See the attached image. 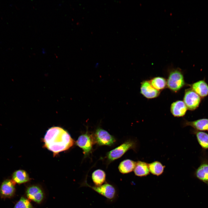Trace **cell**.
<instances>
[{
	"instance_id": "e0dca14e",
	"label": "cell",
	"mask_w": 208,
	"mask_h": 208,
	"mask_svg": "<svg viewBox=\"0 0 208 208\" xmlns=\"http://www.w3.org/2000/svg\"><path fill=\"white\" fill-rule=\"evenodd\" d=\"M12 180L16 183L21 184L29 181L30 178L27 173L22 170L14 172L12 175Z\"/></svg>"
},
{
	"instance_id": "277c9868",
	"label": "cell",
	"mask_w": 208,
	"mask_h": 208,
	"mask_svg": "<svg viewBox=\"0 0 208 208\" xmlns=\"http://www.w3.org/2000/svg\"><path fill=\"white\" fill-rule=\"evenodd\" d=\"M95 143L93 135L88 132L80 135L76 142L77 145L83 151L85 157L91 153L94 144Z\"/></svg>"
},
{
	"instance_id": "52a82bcc",
	"label": "cell",
	"mask_w": 208,
	"mask_h": 208,
	"mask_svg": "<svg viewBox=\"0 0 208 208\" xmlns=\"http://www.w3.org/2000/svg\"><path fill=\"white\" fill-rule=\"evenodd\" d=\"M183 100L187 109L194 110L198 107L201 98L191 89H189L185 91Z\"/></svg>"
},
{
	"instance_id": "4fadbf2b",
	"label": "cell",
	"mask_w": 208,
	"mask_h": 208,
	"mask_svg": "<svg viewBox=\"0 0 208 208\" xmlns=\"http://www.w3.org/2000/svg\"><path fill=\"white\" fill-rule=\"evenodd\" d=\"M191 89L200 97L208 95V85L204 80H201L191 85Z\"/></svg>"
},
{
	"instance_id": "3957f363",
	"label": "cell",
	"mask_w": 208,
	"mask_h": 208,
	"mask_svg": "<svg viewBox=\"0 0 208 208\" xmlns=\"http://www.w3.org/2000/svg\"><path fill=\"white\" fill-rule=\"evenodd\" d=\"M183 74L178 69L174 70L170 73L167 81V85L170 90L177 92L185 85Z\"/></svg>"
},
{
	"instance_id": "44dd1931",
	"label": "cell",
	"mask_w": 208,
	"mask_h": 208,
	"mask_svg": "<svg viewBox=\"0 0 208 208\" xmlns=\"http://www.w3.org/2000/svg\"><path fill=\"white\" fill-rule=\"evenodd\" d=\"M149 81L152 86L158 91L164 88L167 84L165 79L161 77H154Z\"/></svg>"
},
{
	"instance_id": "6da1fadb",
	"label": "cell",
	"mask_w": 208,
	"mask_h": 208,
	"mask_svg": "<svg viewBox=\"0 0 208 208\" xmlns=\"http://www.w3.org/2000/svg\"><path fill=\"white\" fill-rule=\"evenodd\" d=\"M44 146L53 153L54 156L69 149L74 141L68 132L58 127L51 128L47 131L44 138Z\"/></svg>"
},
{
	"instance_id": "d6986e66",
	"label": "cell",
	"mask_w": 208,
	"mask_h": 208,
	"mask_svg": "<svg viewBox=\"0 0 208 208\" xmlns=\"http://www.w3.org/2000/svg\"><path fill=\"white\" fill-rule=\"evenodd\" d=\"M92 178L95 186L101 185L103 184L105 181L106 174L103 170L97 169L93 172Z\"/></svg>"
},
{
	"instance_id": "8fae6325",
	"label": "cell",
	"mask_w": 208,
	"mask_h": 208,
	"mask_svg": "<svg viewBox=\"0 0 208 208\" xmlns=\"http://www.w3.org/2000/svg\"><path fill=\"white\" fill-rule=\"evenodd\" d=\"M26 193L29 199L38 203H40L43 198L44 195L42 190L36 186H32L28 187Z\"/></svg>"
},
{
	"instance_id": "5bb4252c",
	"label": "cell",
	"mask_w": 208,
	"mask_h": 208,
	"mask_svg": "<svg viewBox=\"0 0 208 208\" xmlns=\"http://www.w3.org/2000/svg\"><path fill=\"white\" fill-rule=\"evenodd\" d=\"M195 174L199 180L208 184V161L202 162L195 171Z\"/></svg>"
},
{
	"instance_id": "9c48e42d",
	"label": "cell",
	"mask_w": 208,
	"mask_h": 208,
	"mask_svg": "<svg viewBox=\"0 0 208 208\" xmlns=\"http://www.w3.org/2000/svg\"><path fill=\"white\" fill-rule=\"evenodd\" d=\"M140 92L146 98L152 99L157 97L160 92L152 86L149 81H145L141 83Z\"/></svg>"
},
{
	"instance_id": "2e32d148",
	"label": "cell",
	"mask_w": 208,
	"mask_h": 208,
	"mask_svg": "<svg viewBox=\"0 0 208 208\" xmlns=\"http://www.w3.org/2000/svg\"><path fill=\"white\" fill-rule=\"evenodd\" d=\"M136 162L129 159L124 160L119 164L118 169L122 174H127L134 170L136 164Z\"/></svg>"
},
{
	"instance_id": "7a4b0ae2",
	"label": "cell",
	"mask_w": 208,
	"mask_h": 208,
	"mask_svg": "<svg viewBox=\"0 0 208 208\" xmlns=\"http://www.w3.org/2000/svg\"><path fill=\"white\" fill-rule=\"evenodd\" d=\"M136 146V141L131 140H127L108 152L106 154V158L109 162H112L120 157L129 149L135 151Z\"/></svg>"
},
{
	"instance_id": "9a60e30c",
	"label": "cell",
	"mask_w": 208,
	"mask_h": 208,
	"mask_svg": "<svg viewBox=\"0 0 208 208\" xmlns=\"http://www.w3.org/2000/svg\"><path fill=\"white\" fill-rule=\"evenodd\" d=\"M133 170L135 175L140 177L146 176L150 172L148 164L140 161L136 162Z\"/></svg>"
},
{
	"instance_id": "30bf717a",
	"label": "cell",
	"mask_w": 208,
	"mask_h": 208,
	"mask_svg": "<svg viewBox=\"0 0 208 208\" xmlns=\"http://www.w3.org/2000/svg\"><path fill=\"white\" fill-rule=\"evenodd\" d=\"M183 125V127L191 126L198 131H208V119L202 118L193 121L185 120Z\"/></svg>"
},
{
	"instance_id": "7c38bea8",
	"label": "cell",
	"mask_w": 208,
	"mask_h": 208,
	"mask_svg": "<svg viewBox=\"0 0 208 208\" xmlns=\"http://www.w3.org/2000/svg\"><path fill=\"white\" fill-rule=\"evenodd\" d=\"M187 109L184 102L182 101H177L173 102L171 105L170 111L171 113L175 117L183 116Z\"/></svg>"
},
{
	"instance_id": "5b68a950",
	"label": "cell",
	"mask_w": 208,
	"mask_h": 208,
	"mask_svg": "<svg viewBox=\"0 0 208 208\" xmlns=\"http://www.w3.org/2000/svg\"><path fill=\"white\" fill-rule=\"evenodd\" d=\"M83 185L90 187L99 194L109 199H113L116 194L115 187L112 185L105 183L99 186H92L85 181Z\"/></svg>"
},
{
	"instance_id": "ba28073f",
	"label": "cell",
	"mask_w": 208,
	"mask_h": 208,
	"mask_svg": "<svg viewBox=\"0 0 208 208\" xmlns=\"http://www.w3.org/2000/svg\"><path fill=\"white\" fill-rule=\"evenodd\" d=\"M15 183L12 179L5 180L0 187V195L2 198H10L14 195L15 192Z\"/></svg>"
},
{
	"instance_id": "8992f818",
	"label": "cell",
	"mask_w": 208,
	"mask_h": 208,
	"mask_svg": "<svg viewBox=\"0 0 208 208\" xmlns=\"http://www.w3.org/2000/svg\"><path fill=\"white\" fill-rule=\"evenodd\" d=\"M93 137L95 142L99 146H111L116 142L115 139L113 136L106 131L100 128L96 130Z\"/></svg>"
},
{
	"instance_id": "ac0fdd59",
	"label": "cell",
	"mask_w": 208,
	"mask_h": 208,
	"mask_svg": "<svg viewBox=\"0 0 208 208\" xmlns=\"http://www.w3.org/2000/svg\"><path fill=\"white\" fill-rule=\"evenodd\" d=\"M202 148L208 149V134L204 132L194 130L192 131Z\"/></svg>"
},
{
	"instance_id": "7402d4cb",
	"label": "cell",
	"mask_w": 208,
	"mask_h": 208,
	"mask_svg": "<svg viewBox=\"0 0 208 208\" xmlns=\"http://www.w3.org/2000/svg\"><path fill=\"white\" fill-rule=\"evenodd\" d=\"M13 208H34L29 201L24 197H22L16 203Z\"/></svg>"
},
{
	"instance_id": "ffe728a7",
	"label": "cell",
	"mask_w": 208,
	"mask_h": 208,
	"mask_svg": "<svg viewBox=\"0 0 208 208\" xmlns=\"http://www.w3.org/2000/svg\"><path fill=\"white\" fill-rule=\"evenodd\" d=\"M148 166L150 172L152 174L157 176L162 174L165 167L161 162L158 161L148 164Z\"/></svg>"
}]
</instances>
